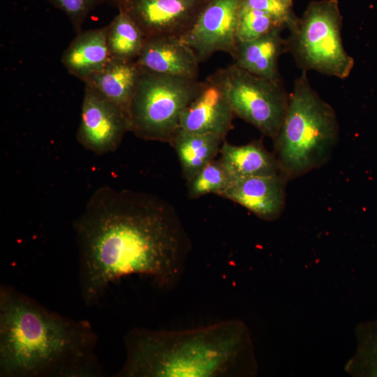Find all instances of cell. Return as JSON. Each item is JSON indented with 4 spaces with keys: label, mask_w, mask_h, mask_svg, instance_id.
I'll return each instance as SVG.
<instances>
[{
    "label": "cell",
    "mask_w": 377,
    "mask_h": 377,
    "mask_svg": "<svg viewBox=\"0 0 377 377\" xmlns=\"http://www.w3.org/2000/svg\"><path fill=\"white\" fill-rule=\"evenodd\" d=\"M342 20L337 0L313 1L288 27V52L303 71L340 79L349 76L354 59L343 45Z\"/></svg>",
    "instance_id": "5b68a950"
},
{
    "label": "cell",
    "mask_w": 377,
    "mask_h": 377,
    "mask_svg": "<svg viewBox=\"0 0 377 377\" xmlns=\"http://www.w3.org/2000/svg\"><path fill=\"white\" fill-rule=\"evenodd\" d=\"M68 17L76 33L82 31V26L89 14L107 0H48Z\"/></svg>",
    "instance_id": "603a6c76"
},
{
    "label": "cell",
    "mask_w": 377,
    "mask_h": 377,
    "mask_svg": "<svg viewBox=\"0 0 377 377\" xmlns=\"http://www.w3.org/2000/svg\"><path fill=\"white\" fill-rule=\"evenodd\" d=\"M284 27H278L251 41L237 42L232 56L234 64L256 75L281 82L279 59L288 52L286 39L281 34Z\"/></svg>",
    "instance_id": "5bb4252c"
},
{
    "label": "cell",
    "mask_w": 377,
    "mask_h": 377,
    "mask_svg": "<svg viewBox=\"0 0 377 377\" xmlns=\"http://www.w3.org/2000/svg\"><path fill=\"white\" fill-rule=\"evenodd\" d=\"M145 39L136 23L121 10L108 25V47L112 59L136 61Z\"/></svg>",
    "instance_id": "d6986e66"
},
{
    "label": "cell",
    "mask_w": 377,
    "mask_h": 377,
    "mask_svg": "<svg viewBox=\"0 0 377 377\" xmlns=\"http://www.w3.org/2000/svg\"><path fill=\"white\" fill-rule=\"evenodd\" d=\"M74 230L80 295L88 306L97 304L110 283L127 275H145L159 287H175L191 249L170 203L131 190L96 189Z\"/></svg>",
    "instance_id": "6da1fadb"
},
{
    "label": "cell",
    "mask_w": 377,
    "mask_h": 377,
    "mask_svg": "<svg viewBox=\"0 0 377 377\" xmlns=\"http://www.w3.org/2000/svg\"><path fill=\"white\" fill-rule=\"evenodd\" d=\"M116 377H239L258 370L250 331L239 319L197 328L134 327Z\"/></svg>",
    "instance_id": "3957f363"
},
{
    "label": "cell",
    "mask_w": 377,
    "mask_h": 377,
    "mask_svg": "<svg viewBox=\"0 0 377 377\" xmlns=\"http://www.w3.org/2000/svg\"><path fill=\"white\" fill-rule=\"evenodd\" d=\"M225 137L214 134H198L179 128L170 144L174 148L184 177L192 178L219 154Z\"/></svg>",
    "instance_id": "ac0fdd59"
},
{
    "label": "cell",
    "mask_w": 377,
    "mask_h": 377,
    "mask_svg": "<svg viewBox=\"0 0 377 377\" xmlns=\"http://www.w3.org/2000/svg\"><path fill=\"white\" fill-rule=\"evenodd\" d=\"M141 71L135 61L111 58L101 70L83 82L127 114Z\"/></svg>",
    "instance_id": "2e32d148"
},
{
    "label": "cell",
    "mask_w": 377,
    "mask_h": 377,
    "mask_svg": "<svg viewBox=\"0 0 377 377\" xmlns=\"http://www.w3.org/2000/svg\"><path fill=\"white\" fill-rule=\"evenodd\" d=\"M223 92L235 116L273 140L284 120L289 101L282 85L252 74L235 64L207 77Z\"/></svg>",
    "instance_id": "52a82bcc"
},
{
    "label": "cell",
    "mask_w": 377,
    "mask_h": 377,
    "mask_svg": "<svg viewBox=\"0 0 377 377\" xmlns=\"http://www.w3.org/2000/svg\"><path fill=\"white\" fill-rule=\"evenodd\" d=\"M98 342L88 320L64 316L1 285V377L103 376Z\"/></svg>",
    "instance_id": "7a4b0ae2"
},
{
    "label": "cell",
    "mask_w": 377,
    "mask_h": 377,
    "mask_svg": "<svg viewBox=\"0 0 377 377\" xmlns=\"http://www.w3.org/2000/svg\"><path fill=\"white\" fill-rule=\"evenodd\" d=\"M128 131L126 113L85 85L78 142L96 154H105L115 151Z\"/></svg>",
    "instance_id": "9c48e42d"
},
{
    "label": "cell",
    "mask_w": 377,
    "mask_h": 377,
    "mask_svg": "<svg viewBox=\"0 0 377 377\" xmlns=\"http://www.w3.org/2000/svg\"><path fill=\"white\" fill-rule=\"evenodd\" d=\"M242 7L267 13L287 27L297 17L293 11V5L284 0H244Z\"/></svg>",
    "instance_id": "cb8c5ba5"
},
{
    "label": "cell",
    "mask_w": 377,
    "mask_h": 377,
    "mask_svg": "<svg viewBox=\"0 0 377 377\" xmlns=\"http://www.w3.org/2000/svg\"><path fill=\"white\" fill-rule=\"evenodd\" d=\"M233 182L221 160L214 159L187 181L188 194L191 198L211 193L221 196Z\"/></svg>",
    "instance_id": "44dd1931"
},
{
    "label": "cell",
    "mask_w": 377,
    "mask_h": 377,
    "mask_svg": "<svg viewBox=\"0 0 377 377\" xmlns=\"http://www.w3.org/2000/svg\"><path fill=\"white\" fill-rule=\"evenodd\" d=\"M219 154V159L234 181L281 173L275 154L267 151L260 140L243 145H233L224 141Z\"/></svg>",
    "instance_id": "e0dca14e"
},
{
    "label": "cell",
    "mask_w": 377,
    "mask_h": 377,
    "mask_svg": "<svg viewBox=\"0 0 377 377\" xmlns=\"http://www.w3.org/2000/svg\"><path fill=\"white\" fill-rule=\"evenodd\" d=\"M339 138V125L332 107L311 86L306 73L294 82L287 112L274 140L281 172L288 179L323 165Z\"/></svg>",
    "instance_id": "277c9868"
},
{
    "label": "cell",
    "mask_w": 377,
    "mask_h": 377,
    "mask_svg": "<svg viewBox=\"0 0 377 377\" xmlns=\"http://www.w3.org/2000/svg\"><path fill=\"white\" fill-rule=\"evenodd\" d=\"M107 34L108 26L77 33L61 59L70 74L83 81L107 64L111 59Z\"/></svg>",
    "instance_id": "9a60e30c"
},
{
    "label": "cell",
    "mask_w": 377,
    "mask_h": 377,
    "mask_svg": "<svg viewBox=\"0 0 377 377\" xmlns=\"http://www.w3.org/2000/svg\"><path fill=\"white\" fill-rule=\"evenodd\" d=\"M126 0H107V1L111 3L117 8L125 1Z\"/></svg>",
    "instance_id": "d4e9b609"
},
{
    "label": "cell",
    "mask_w": 377,
    "mask_h": 377,
    "mask_svg": "<svg viewBox=\"0 0 377 377\" xmlns=\"http://www.w3.org/2000/svg\"><path fill=\"white\" fill-rule=\"evenodd\" d=\"M288 180L281 173L242 178L234 181L221 197L242 205L263 220L274 221L284 209Z\"/></svg>",
    "instance_id": "8fae6325"
},
{
    "label": "cell",
    "mask_w": 377,
    "mask_h": 377,
    "mask_svg": "<svg viewBox=\"0 0 377 377\" xmlns=\"http://www.w3.org/2000/svg\"><path fill=\"white\" fill-rule=\"evenodd\" d=\"M281 26L286 27L267 13L242 7L237 26V40L251 41Z\"/></svg>",
    "instance_id": "7402d4cb"
},
{
    "label": "cell",
    "mask_w": 377,
    "mask_h": 377,
    "mask_svg": "<svg viewBox=\"0 0 377 377\" xmlns=\"http://www.w3.org/2000/svg\"><path fill=\"white\" fill-rule=\"evenodd\" d=\"M135 61L147 71L195 80L200 63L194 51L181 38L170 36L146 38Z\"/></svg>",
    "instance_id": "7c38bea8"
},
{
    "label": "cell",
    "mask_w": 377,
    "mask_h": 377,
    "mask_svg": "<svg viewBox=\"0 0 377 377\" xmlns=\"http://www.w3.org/2000/svg\"><path fill=\"white\" fill-rule=\"evenodd\" d=\"M209 0H126L119 7L146 38L170 36L182 38L193 27Z\"/></svg>",
    "instance_id": "30bf717a"
},
{
    "label": "cell",
    "mask_w": 377,
    "mask_h": 377,
    "mask_svg": "<svg viewBox=\"0 0 377 377\" xmlns=\"http://www.w3.org/2000/svg\"><path fill=\"white\" fill-rule=\"evenodd\" d=\"M235 117L220 88L207 78L199 94L184 111L179 128L193 133L226 138L233 128Z\"/></svg>",
    "instance_id": "4fadbf2b"
},
{
    "label": "cell",
    "mask_w": 377,
    "mask_h": 377,
    "mask_svg": "<svg viewBox=\"0 0 377 377\" xmlns=\"http://www.w3.org/2000/svg\"><path fill=\"white\" fill-rule=\"evenodd\" d=\"M203 84L198 79L142 69L128 108L129 131L145 140L170 143L179 128L184 111L199 94Z\"/></svg>",
    "instance_id": "8992f818"
},
{
    "label": "cell",
    "mask_w": 377,
    "mask_h": 377,
    "mask_svg": "<svg viewBox=\"0 0 377 377\" xmlns=\"http://www.w3.org/2000/svg\"><path fill=\"white\" fill-rule=\"evenodd\" d=\"M244 0H209L192 28L181 38L200 62L216 52L232 56L237 44V26Z\"/></svg>",
    "instance_id": "ba28073f"
},
{
    "label": "cell",
    "mask_w": 377,
    "mask_h": 377,
    "mask_svg": "<svg viewBox=\"0 0 377 377\" xmlns=\"http://www.w3.org/2000/svg\"><path fill=\"white\" fill-rule=\"evenodd\" d=\"M356 337V351L346 364V372L357 377H377V319L358 325Z\"/></svg>",
    "instance_id": "ffe728a7"
},
{
    "label": "cell",
    "mask_w": 377,
    "mask_h": 377,
    "mask_svg": "<svg viewBox=\"0 0 377 377\" xmlns=\"http://www.w3.org/2000/svg\"><path fill=\"white\" fill-rule=\"evenodd\" d=\"M285 1H286L287 3L293 5V0H284Z\"/></svg>",
    "instance_id": "484cf974"
}]
</instances>
